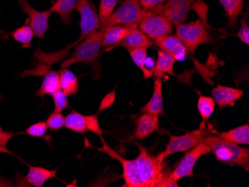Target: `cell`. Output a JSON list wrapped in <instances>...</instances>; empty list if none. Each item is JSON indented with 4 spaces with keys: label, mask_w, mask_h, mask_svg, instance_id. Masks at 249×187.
<instances>
[{
    "label": "cell",
    "mask_w": 249,
    "mask_h": 187,
    "mask_svg": "<svg viewBox=\"0 0 249 187\" xmlns=\"http://www.w3.org/2000/svg\"><path fill=\"white\" fill-rule=\"evenodd\" d=\"M116 100V93L115 90L114 91L110 92L108 94L106 95L105 96L104 99L102 100L101 102L100 106L99 107V111L96 114H99V113L102 112V111H105L106 109L110 107L112 104H114V102H115Z\"/></svg>",
    "instance_id": "cell-36"
},
{
    "label": "cell",
    "mask_w": 249,
    "mask_h": 187,
    "mask_svg": "<svg viewBox=\"0 0 249 187\" xmlns=\"http://www.w3.org/2000/svg\"><path fill=\"white\" fill-rule=\"evenodd\" d=\"M240 24H241V26H240V30H239V32L237 33V37L243 43H246V45H249V28L248 26L246 18L242 19Z\"/></svg>",
    "instance_id": "cell-34"
},
{
    "label": "cell",
    "mask_w": 249,
    "mask_h": 187,
    "mask_svg": "<svg viewBox=\"0 0 249 187\" xmlns=\"http://www.w3.org/2000/svg\"><path fill=\"white\" fill-rule=\"evenodd\" d=\"M221 5L226 12L228 17V27L231 29H236L239 16L244 8V0H219Z\"/></svg>",
    "instance_id": "cell-21"
},
{
    "label": "cell",
    "mask_w": 249,
    "mask_h": 187,
    "mask_svg": "<svg viewBox=\"0 0 249 187\" xmlns=\"http://www.w3.org/2000/svg\"><path fill=\"white\" fill-rule=\"evenodd\" d=\"M146 10L140 5L138 0H124L120 8L113 13L107 20L101 23L100 30L114 26H136L138 27L141 19Z\"/></svg>",
    "instance_id": "cell-7"
},
{
    "label": "cell",
    "mask_w": 249,
    "mask_h": 187,
    "mask_svg": "<svg viewBox=\"0 0 249 187\" xmlns=\"http://www.w3.org/2000/svg\"><path fill=\"white\" fill-rule=\"evenodd\" d=\"M176 60L171 54L166 52L162 50L158 51V59L154 67V78L162 79L166 74L169 75H174L175 63Z\"/></svg>",
    "instance_id": "cell-19"
},
{
    "label": "cell",
    "mask_w": 249,
    "mask_h": 187,
    "mask_svg": "<svg viewBox=\"0 0 249 187\" xmlns=\"http://www.w3.org/2000/svg\"><path fill=\"white\" fill-rule=\"evenodd\" d=\"M18 3L21 11L29 17V25L33 30L35 36L38 39L43 38L45 33L50 28L49 18L53 13L50 10L39 12L31 6L29 0H18Z\"/></svg>",
    "instance_id": "cell-11"
},
{
    "label": "cell",
    "mask_w": 249,
    "mask_h": 187,
    "mask_svg": "<svg viewBox=\"0 0 249 187\" xmlns=\"http://www.w3.org/2000/svg\"><path fill=\"white\" fill-rule=\"evenodd\" d=\"M58 169L49 170L43 167L29 166V171L26 176V181L29 185L36 187H42L45 183L51 178H55Z\"/></svg>",
    "instance_id": "cell-18"
},
{
    "label": "cell",
    "mask_w": 249,
    "mask_h": 187,
    "mask_svg": "<svg viewBox=\"0 0 249 187\" xmlns=\"http://www.w3.org/2000/svg\"><path fill=\"white\" fill-rule=\"evenodd\" d=\"M138 2L144 9L154 11L158 7L163 5L166 2V0H138Z\"/></svg>",
    "instance_id": "cell-35"
},
{
    "label": "cell",
    "mask_w": 249,
    "mask_h": 187,
    "mask_svg": "<svg viewBox=\"0 0 249 187\" xmlns=\"http://www.w3.org/2000/svg\"><path fill=\"white\" fill-rule=\"evenodd\" d=\"M5 185L7 186V184H4V183L0 182V187H5Z\"/></svg>",
    "instance_id": "cell-37"
},
{
    "label": "cell",
    "mask_w": 249,
    "mask_h": 187,
    "mask_svg": "<svg viewBox=\"0 0 249 187\" xmlns=\"http://www.w3.org/2000/svg\"><path fill=\"white\" fill-rule=\"evenodd\" d=\"M76 9L81 16V36L72 46L78 44L101 26L99 15L89 0H77Z\"/></svg>",
    "instance_id": "cell-10"
},
{
    "label": "cell",
    "mask_w": 249,
    "mask_h": 187,
    "mask_svg": "<svg viewBox=\"0 0 249 187\" xmlns=\"http://www.w3.org/2000/svg\"><path fill=\"white\" fill-rule=\"evenodd\" d=\"M52 96L54 101V111L56 112H62L66 108L70 107L68 96L62 90L55 92Z\"/></svg>",
    "instance_id": "cell-31"
},
{
    "label": "cell",
    "mask_w": 249,
    "mask_h": 187,
    "mask_svg": "<svg viewBox=\"0 0 249 187\" xmlns=\"http://www.w3.org/2000/svg\"><path fill=\"white\" fill-rule=\"evenodd\" d=\"M138 29L152 40H155L159 37L172 34L173 24L160 14L146 10L138 23Z\"/></svg>",
    "instance_id": "cell-8"
},
{
    "label": "cell",
    "mask_w": 249,
    "mask_h": 187,
    "mask_svg": "<svg viewBox=\"0 0 249 187\" xmlns=\"http://www.w3.org/2000/svg\"><path fill=\"white\" fill-rule=\"evenodd\" d=\"M77 0H57L50 8L52 13L58 14L61 18V23L69 26L72 22L71 15L76 8Z\"/></svg>",
    "instance_id": "cell-22"
},
{
    "label": "cell",
    "mask_w": 249,
    "mask_h": 187,
    "mask_svg": "<svg viewBox=\"0 0 249 187\" xmlns=\"http://www.w3.org/2000/svg\"><path fill=\"white\" fill-rule=\"evenodd\" d=\"M85 122H86L87 131H90L92 133L96 134L100 137L101 140L105 142L103 139V131L99 125V119H98V114L93 115L85 116Z\"/></svg>",
    "instance_id": "cell-30"
},
{
    "label": "cell",
    "mask_w": 249,
    "mask_h": 187,
    "mask_svg": "<svg viewBox=\"0 0 249 187\" xmlns=\"http://www.w3.org/2000/svg\"><path fill=\"white\" fill-rule=\"evenodd\" d=\"M64 127L77 133H85L87 131L85 116L76 111H72L65 117Z\"/></svg>",
    "instance_id": "cell-25"
},
{
    "label": "cell",
    "mask_w": 249,
    "mask_h": 187,
    "mask_svg": "<svg viewBox=\"0 0 249 187\" xmlns=\"http://www.w3.org/2000/svg\"><path fill=\"white\" fill-rule=\"evenodd\" d=\"M204 142L209 145L212 152L219 161L236 165L243 170H249V151L239 145L224 140L213 132L207 136Z\"/></svg>",
    "instance_id": "cell-3"
},
{
    "label": "cell",
    "mask_w": 249,
    "mask_h": 187,
    "mask_svg": "<svg viewBox=\"0 0 249 187\" xmlns=\"http://www.w3.org/2000/svg\"><path fill=\"white\" fill-rule=\"evenodd\" d=\"M59 90H61L60 72L50 70L45 75L41 86L36 92V96L39 97H44L46 95L52 96Z\"/></svg>",
    "instance_id": "cell-23"
},
{
    "label": "cell",
    "mask_w": 249,
    "mask_h": 187,
    "mask_svg": "<svg viewBox=\"0 0 249 187\" xmlns=\"http://www.w3.org/2000/svg\"><path fill=\"white\" fill-rule=\"evenodd\" d=\"M159 127V117L151 114H142L136 120L134 136L139 139H145L158 131Z\"/></svg>",
    "instance_id": "cell-16"
},
{
    "label": "cell",
    "mask_w": 249,
    "mask_h": 187,
    "mask_svg": "<svg viewBox=\"0 0 249 187\" xmlns=\"http://www.w3.org/2000/svg\"><path fill=\"white\" fill-rule=\"evenodd\" d=\"M191 10L195 11L198 19L210 30L211 27L208 22V6L201 0H166L163 5L152 12L160 14L167 18L172 24L177 26L187 19Z\"/></svg>",
    "instance_id": "cell-2"
},
{
    "label": "cell",
    "mask_w": 249,
    "mask_h": 187,
    "mask_svg": "<svg viewBox=\"0 0 249 187\" xmlns=\"http://www.w3.org/2000/svg\"><path fill=\"white\" fill-rule=\"evenodd\" d=\"M121 0H100L99 6V17L101 23H103L114 13L115 7Z\"/></svg>",
    "instance_id": "cell-29"
},
{
    "label": "cell",
    "mask_w": 249,
    "mask_h": 187,
    "mask_svg": "<svg viewBox=\"0 0 249 187\" xmlns=\"http://www.w3.org/2000/svg\"><path fill=\"white\" fill-rule=\"evenodd\" d=\"M213 132V129L211 127L208 128L201 127L200 129L188 131L180 136H170V139L166 145V149L159 152L156 156L162 161H165L172 154L187 152L200 144Z\"/></svg>",
    "instance_id": "cell-4"
},
{
    "label": "cell",
    "mask_w": 249,
    "mask_h": 187,
    "mask_svg": "<svg viewBox=\"0 0 249 187\" xmlns=\"http://www.w3.org/2000/svg\"><path fill=\"white\" fill-rule=\"evenodd\" d=\"M64 119H65V117L61 114V112L54 111L50 114L46 122H47L49 129L51 131H54L61 129L64 126Z\"/></svg>",
    "instance_id": "cell-32"
},
{
    "label": "cell",
    "mask_w": 249,
    "mask_h": 187,
    "mask_svg": "<svg viewBox=\"0 0 249 187\" xmlns=\"http://www.w3.org/2000/svg\"><path fill=\"white\" fill-rule=\"evenodd\" d=\"M11 36L16 41L22 44V49H29L31 47V43L35 34L30 25L25 24L15 29L11 33Z\"/></svg>",
    "instance_id": "cell-27"
},
{
    "label": "cell",
    "mask_w": 249,
    "mask_h": 187,
    "mask_svg": "<svg viewBox=\"0 0 249 187\" xmlns=\"http://www.w3.org/2000/svg\"><path fill=\"white\" fill-rule=\"evenodd\" d=\"M212 98L219 108L233 106L237 100L243 97L244 92L236 88L224 86L219 85L213 89Z\"/></svg>",
    "instance_id": "cell-13"
},
{
    "label": "cell",
    "mask_w": 249,
    "mask_h": 187,
    "mask_svg": "<svg viewBox=\"0 0 249 187\" xmlns=\"http://www.w3.org/2000/svg\"><path fill=\"white\" fill-rule=\"evenodd\" d=\"M163 82L160 78H154V91L152 98L141 109V114H151L160 116L164 114L163 102Z\"/></svg>",
    "instance_id": "cell-15"
},
{
    "label": "cell",
    "mask_w": 249,
    "mask_h": 187,
    "mask_svg": "<svg viewBox=\"0 0 249 187\" xmlns=\"http://www.w3.org/2000/svg\"><path fill=\"white\" fill-rule=\"evenodd\" d=\"M154 45V40L149 38L143 32L138 29L131 31L129 34L124 37L122 41L117 43L114 47H110L105 50V51H110L117 47H122L128 50L135 49H148Z\"/></svg>",
    "instance_id": "cell-14"
},
{
    "label": "cell",
    "mask_w": 249,
    "mask_h": 187,
    "mask_svg": "<svg viewBox=\"0 0 249 187\" xmlns=\"http://www.w3.org/2000/svg\"><path fill=\"white\" fill-rule=\"evenodd\" d=\"M211 152L212 149L206 142H203L197 145L190 149V152L180 160L176 169L169 174V178L178 182L186 177H194V167L198 159Z\"/></svg>",
    "instance_id": "cell-9"
},
{
    "label": "cell",
    "mask_w": 249,
    "mask_h": 187,
    "mask_svg": "<svg viewBox=\"0 0 249 187\" xmlns=\"http://www.w3.org/2000/svg\"><path fill=\"white\" fill-rule=\"evenodd\" d=\"M47 122H38L29 126L25 131V134L35 137H42L47 133Z\"/></svg>",
    "instance_id": "cell-33"
},
{
    "label": "cell",
    "mask_w": 249,
    "mask_h": 187,
    "mask_svg": "<svg viewBox=\"0 0 249 187\" xmlns=\"http://www.w3.org/2000/svg\"><path fill=\"white\" fill-rule=\"evenodd\" d=\"M214 134L227 142L236 145L249 144V124L241 125L228 131L219 132L214 130Z\"/></svg>",
    "instance_id": "cell-20"
},
{
    "label": "cell",
    "mask_w": 249,
    "mask_h": 187,
    "mask_svg": "<svg viewBox=\"0 0 249 187\" xmlns=\"http://www.w3.org/2000/svg\"><path fill=\"white\" fill-rule=\"evenodd\" d=\"M154 44L166 52L171 54L176 61H183L187 56V48L184 43L176 35L163 36L154 40Z\"/></svg>",
    "instance_id": "cell-12"
},
{
    "label": "cell",
    "mask_w": 249,
    "mask_h": 187,
    "mask_svg": "<svg viewBox=\"0 0 249 187\" xmlns=\"http://www.w3.org/2000/svg\"><path fill=\"white\" fill-rule=\"evenodd\" d=\"M128 51L134 64L142 70L144 78L145 79H149L153 76V71L147 69L145 66V59L147 58V49H135L128 50Z\"/></svg>",
    "instance_id": "cell-26"
},
{
    "label": "cell",
    "mask_w": 249,
    "mask_h": 187,
    "mask_svg": "<svg viewBox=\"0 0 249 187\" xmlns=\"http://www.w3.org/2000/svg\"><path fill=\"white\" fill-rule=\"evenodd\" d=\"M103 32L101 30L95 31L87 36L78 43L72 55L63 63L61 69L75 64H89L94 61L103 48Z\"/></svg>",
    "instance_id": "cell-5"
},
{
    "label": "cell",
    "mask_w": 249,
    "mask_h": 187,
    "mask_svg": "<svg viewBox=\"0 0 249 187\" xmlns=\"http://www.w3.org/2000/svg\"><path fill=\"white\" fill-rule=\"evenodd\" d=\"M139 149L138 157L128 160L120 155L117 152L103 142L100 149L112 158L120 161L123 167V187H178L176 181L169 178V171L165 161H162L156 155L151 154L139 142H134Z\"/></svg>",
    "instance_id": "cell-1"
},
{
    "label": "cell",
    "mask_w": 249,
    "mask_h": 187,
    "mask_svg": "<svg viewBox=\"0 0 249 187\" xmlns=\"http://www.w3.org/2000/svg\"><path fill=\"white\" fill-rule=\"evenodd\" d=\"M138 29L136 26H114L107 28L104 30H101L103 32V42L102 46L103 48H110L120 43L124 37H126L131 31ZM100 30V29H99Z\"/></svg>",
    "instance_id": "cell-17"
},
{
    "label": "cell",
    "mask_w": 249,
    "mask_h": 187,
    "mask_svg": "<svg viewBox=\"0 0 249 187\" xmlns=\"http://www.w3.org/2000/svg\"><path fill=\"white\" fill-rule=\"evenodd\" d=\"M176 35L184 43L187 51L194 54L200 45L210 43L212 36L199 19L189 23H181L176 26Z\"/></svg>",
    "instance_id": "cell-6"
},
{
    "label": "cell",
    "mask_w": 249,
    "mask_h": 187,
    "mask_svg": "<svg viewBox=\"0 0 249 187\" xmlns=\"http://www.w3.org/2000/svg\"><path fill=\"white\" fill-rule=\"evenodd\" d=\"M197 107L200 116L202 119V122H205L212 116L216 107V103L212 97L201 96L198 98Z\"/></svg>",
    "instance_id": "cell-28"
},
{
    "label": "cell",
    "mask_w": 249,
    "mask_h": 187,
    "mask_svg": "<svg viewBox=\"0 0 249 187\" xmlns=\"http://www.w3.org/2000/svg\"><path fill=\"white\" fill-rule=\"evenodd\" d=\"M59 72L61 90L67 96H75L79 90L78 80L76 75L67 68L61 69Z\"/></svg>",
    "instance_id": "cell-24"
}]
</instances>
